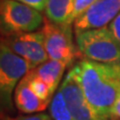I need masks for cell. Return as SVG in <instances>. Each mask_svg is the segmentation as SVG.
<instances>
[{
  "mask_svg": "<svg viewBox=\"0 0 120 120\" xmlns=\"http://www.w3.org/2000/svg\"><path fill=\"white\" fill-rule=\"evenodd\" d=\"M59 90L64 96L73 120H110L100 116L95 111L70 71L62 80Z\"/></svg>",
  "mask_w": 120,
  "mask_h": 120,
  "instance_id": "52a82bcc",
  "label": "cell"
},
{
  "mask_svg": "<svg viewBox=\"0 0 120 120\" xmlns=\"http://www.w3.org/2000/svg\"><path fill=\"white\" fill-rule=\"evenodd\" d=\"M25 76L27 78L28 83L30 85V87H31V89L33 90V92H34L41 100H43L45 102L50 104L53 94L51 93L47 84L45 83L44 81L41 80L39 77H37L35 73L33 72V70H30Z\"/></svg>",
  "mask_w": 120,
  "mask_h": 120,
  "instance_id": "4fadbf2b",
  "label": "cell"
},
{
  "mask_svg": "<svg viewBox=\"0 0 120 120\" xmlns=\"http://www.w3.org/2000/svg\"><path fill=\"white\" fill-rule=\"evenodd\" d=\"M49 114L52 120H73L64 96L59 89L55 92L49 104Z\"/></svg>",
  "mask_w": 120,
  "mask_h": 120,
  "instance_id": "7c38bea8",
  "label": "cell"
},
{
  "mask_svg": "<svg viewBox=\"0 0 120 120\" xmlns=\"http://www.w3.org/2000/svg\"><path fill=\"white\" fill-rule=\"evenodd\" d=\"M96 0H74V10L72 15V20H74L82 14L85 10H87Z\"/></svg>",
  "mask_w": 120,
  "mask_h": 120,
  "instance_id": "5bb4252c",
  "label": "cell"
},
{
  "mask_svg": "<svg viewBox=\"0 0 120 120\" xmlns=\"http://www.w3.org/2000/svg\"><path fill=\"white\" fill-rule=\"evenodd\" d=\"M14 105L18 111L25 114L42 112L47 108V102L41 100L30 87L26 76H24L15 88L13 95Z\"/></svg>",
  "mask_w": 120,
  "mask_h": 120,
  "instance_id": "9c48e42d",
  "label": "cell"
},
{
  "mask_svg": "<svg viewBox=\"0 0 120 120\" xmlns=\"http://www.w3.org/2000/svg\"><path fill=\"white\" fill-rule=\"evenodd\" d=\"M75 42L84 58L105 64L120 65V43L108 26L75 32Z\"/></svg>",
  "mask_w": 120,
  "mask_h": 120,
  "instance_id": "7a4b0ae2",
  "label": "cell"
},
{
  "mask_svg": "<svg viewBox=\"0 0 120 120\" xmlns=\"http://www.w3.org/2000/svg\"><path fill=\"white\" fill-rule=\"evenodd\" d=\"M1 33L35 32L42 27L44 17L40 11L14 0H1L0 4Z\"/></svg>",
  "mask_w": 120,
  "mask_h": 120,
  "instance_id": "277c9868",
  "label": "cell"
},
{
  "mask_svg": "<svg viewBox=\"0 0 120 120\" xmlns=\"http://www.w3.org/2000/svg\"><path fill=\"white\" fill-rule=\"evenodd\" d=\"M1 42L7 45L14 53L23 57L28 62L31 70L49 59L41 30L28 33L2 34Z\"/></svg>",
  "mask_w": 120,
  "mask_h": 120,
  "instance_id": "8992f818",
  "label": "cell"
},
{
  "mask_svg": "<svg viewBox=\"0 0 120 120\" xmlns=\"http://www.w3.org/2000/svg\"><path fill=\"white\" fill-rule=\"evenodd\" d=\"M14 1H18L23 3V4L29 5L41 12V11H44L47 0H14Z\"/></svg>",
  "mask_w": 120,
  "mask_h": 120,
  "instance_id": "9a60e30c",
  "label": "cell"
},
{
  "mask_svg": "<svg viewBox=\"0 0 120 120\" xmlns=\"http://www.w3.org/2000/svg\"><path fill=\"white\" fill-rule=\"evenodd\" d=\"M119 13L120 0H96L74 20V32L105 27Z\"/></svg>",
  "mask_w": 120,
  "mask_h": 120,
  "instance_id": "ba28073f",
  "label": "cell"
},
{
  "mask_svg": "<svg viewBox=\"0 0 120 120\" xmlns=\"http://www.w3.org/2000/svg\"><path fill=\"white\" fill-rule=\"evenodd\" d=\"M30 66L26 60L17 55L1 42L0 46V99L2 109H13V95L16 86L27 74Z\"/></svg>",
  "mask_w": 120,
  "mask_h": 120,
  "instance_id": "3957f363",
  "label": "cell"
},
{
  "mask_svg": "<svg viewBox=\"0 0 120 120\" xmlns=\"http://www.w3.org/2000/svg\"><path fill=\"white\" fill-rule=\"evenodd\" d=\"M74 0H47L45 18L57 25H72Z\"/></svg>",
  "mask_w": 120,
  "mask_h": 120,
  "instance_id": "30bf717a",
  "label": "cell"
},
{
  "mask_svg": "<svg viewBox=\"0 0 120 120\" xmlns=\"http://www.w3.org/2000/svg\"><path fill=\"white\" fill-rule=\"evenodd\" d=\"M69 71L95 111L102 117L111 119L112 106L120 92V65L84 58L75 63Z\"/></svg>",
  "mask_w": 120,
  "mask_h": 120,
  "instance_id": "6da1fadb",
  "label": "cell"
},
{
  "mask_svg": "<svg viewBox=\"0 0 120 120\" xmlns=\"http://www.w3.org/2000/svg\"><path fill=\"white\" fill-rule=\"evenodd\" d=\"M14 120H52L50 114H46L43 112H39V113L28 115V116H19V117L15 118Z\"/></svg>",
  "mask_w": 120,
  "mask_h": 120,
  "instance_id": "e0dca14e",
  "label": "cell"
},
{
  "mask_svg": "<svg viewBox=\"0 0 120 120\" xmlns=\"http://www.w3.org/2000/svg\"><path fill=\"white\" fill-rule=\"evenodd\" d=\"M66 68L67 65L65 63L57 61V60L48 59L46 62L42 63L41 65L32 70L37 77H39L47 84L51 93L54 95Z\"/></svg>",
  "mask_w": 120,
  "mask_h": 120,
  "instance_id": "8fae6325",
  "label": "cell"
},
{
  "mask_svg": "<svg viewBox=\"0 0 120 120\" xmlns=\"http://www.w3.org/2000/svg\"><path fill=\"white\" fill-rule=\"evenodd\" d=\"M111 120H120V92L111 109Z\"/></svg>",
  "mask_w": 120,
  "mask_h": 120,
  "instance_id": "ac0fdd59",
  "label": "cell"
},
{
  "mask_svg": "<svg viewBox=\"0 0 120 120\" xmlns=\"http://www.w3.org/2000/svg\"><path fill=\"white\" fill-rule=\"evenodd\" d=\"M108 27L111 30V32L113 33L115 38L117 39L120 43V13L111 21V23L109 24Z\"/></svg>",
  "mask_w": 120,
  "mask_h": 120,
  "instance_id": "2e32d148",
  "label": "cell"
},
{
  "mask_svg": "<svg viewBox=\"0 0 120 120\" xmlns=\"http://www.w3.org/2000/svg\"><path fill=\"white\" fill-rule=\"evenodd\" d=\"M40 30L44 35L45 48L49 59L61 61L67 67L73 64L80 52L74 43L71 25H57L44 18Z\"/></svg>",
  "mask_w": 120,
  "mask_h": 120,
  "instance_id": "5b68a950",
  "label": "cell"
}]
</instances>
